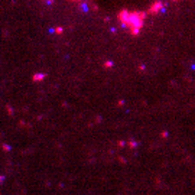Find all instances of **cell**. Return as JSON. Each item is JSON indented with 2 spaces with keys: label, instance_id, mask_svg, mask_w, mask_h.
I'll return each instance as SVG.
<instances>
[{
  "label": "cell",
  "instance_id": "1",
  "mask_svg": "<svg viewBox=\"0 0 195 195\" xmlns=\"http://www.w3.org/2000/svg\"><path fill=\"white\" fill-rule=\"evenodd\" d=\"M119 19L123 23V26H126L133 35H137L143 28L146 13L144 12H129L127 9H123L119 13Z\"/></svg>",
  "mask_w": 195,
  "mask_h": 195
},
{
  "label": "cell",
  "instance_id": "2",
  "mask_svg": "<svg viewBox=\"0 0 195 195\" xmlns=\"http://www.w3.org/2000/svg\"><path fill=\"white\" fill-rule=\"evenodd\" d=\"M162 7H163V6H162V3H160V2H156V3H155V5H153V6L149 9V12H147V13H150V14L158 13L159 9H162Z\"/></svg>",
  "mask_w": 195,
  "mask_h": 195
}]
</instances>
